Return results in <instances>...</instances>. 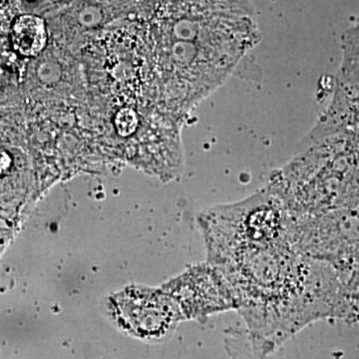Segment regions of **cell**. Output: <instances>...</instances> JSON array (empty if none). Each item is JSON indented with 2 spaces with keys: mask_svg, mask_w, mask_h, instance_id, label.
<instances>
[{
  "mask_svg": "<svg viewBox=\"0 0 359 359\" xmlns=\"http://www.w3.org/2000/svg\"><path fill=\"white\" fill-rule=\"evenodd\" d=\"M47 33L44 22L35 15H22L12 26L11 40L18 53L36 56L47 44Z\"/></svg>",
  "mask_w": 359,
  "mask_h": 359,
  "instance_id": "cell-1",
  "label": "cell"
},
{
  "mask_svg": "<svg viewBox=\"0 0 359 359\" xmlns=\"http://www.w3.org/2000/svg\"><path fill=\"white\" fill-rule=\"evenodd\" d=\"M138 126V117L133 110L122 109L118 112L115 118V127L118 134L122 137L130 136L136 131Z\"/></svg>",
  "mask_w": 359,
  "mask_h": 359,
  "instance_id": "cell-2",
  "label": "cell"
},
{
  "mask_svg": "<svg viewBox=\"0 0 359 359\" xmlns=\"http://www.w3.org/2000/svg\"><path fill=\"white\" fill-rule=\"evenodd\" d=\"M11 166V158L8 153L0 151V176L4 175Z\"/></svg>",
  "mask_w": 359,
  "mask_h": 359,
  "instance_id": "cell-3",
  "label": "cell"
}]
</instances>
